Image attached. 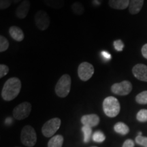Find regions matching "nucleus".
Instances as JSON below:
<instances>
[{"mask_svg":"<svg viewBox=\"0 0 147 147\" xmlns=\"http://www.w3.org/2000/svg\"><path fill=\"white\" fill-rule=\"evenodd\" d=\"M51 19L49 14L45 10H38L35 15V24L40 31H45L49 28Z\"/></svg>","mask_w":147,"mask_h":147,"instance_id":"0eeeda50","label":"nucleus"},{"mask_svg":"<svg viewBox=\"0 0 147 147\" xmlns=\"http://www.w3.org/2000/svg\"><path fill=\"white\" fill-rule=\"evenodd\" d=\"M102 106L105 115L110 118L117 117L120 113V103L116 97L113 96L106 97L103 102Z\"/></svg>","mask_w":147,"mask_h":147,"instance_id":"f03ea898","label":"nucleus"},{"mask_svg":"<svg viewBox=\"0 0 147 147\" xmlns=\"http://www.w3.org/2000/svg\"><path fill=\"white\" fill-rule=\"evenodd\" d=\"M61 121L59 118L55 117L49 120L44 124L42 128V134L47 138L52 137L59 129Z\"/></svg>","mask_w":147,"mask_h":147,"instance_id":"39448f33","label":"nucleus"},{"mask_svg":"<svg viewBox=\"0 0 147 147\" xmlns=\"http://www.w3.org/2000/svg\"><path fill=\"white\" fill-rule=\"evenodd\" d=\"M93 147H97V146H93Z\"/></svg>","mask_w":147,"mask_h":147,"instance_id":"72a5a7b5","label":"nucleus"},{"mask_svg":"<svg viewBox=\"0 0 147 147\" xmlns=\"http://www.w3.org/2000/svg\"><path fill=\"white\" fill-rule=\"evenodd\" d=\"M134 146H135L134 142L131 139L126 140L122 146V147H134Z\"/></svg>","mask_w":147,"mask_h":147,"instance_id":"c85d7f7f","label":"nucleus"},{"mask_svg":"<svg viewBox=\"0 0 147 147\" xmlns=\"http://www.w3.org/2000/svg\"><path fill=\"white\" fill-rule=\"evenodd\" d=\"M114 130L116 133L122 136H125L129 132V128L125 123L123 122L117 123L114 126Z\"/></svg>","mask_w":147,"mask_h":147,"instance_id":"f3484780","label":"nucleus"},{"mask_svg":"<svg viewBox=\"0 0 147 147\" xmlns=\"http://www.w3.org/2000/svg\"><path fill=\"white\" fill-rule=\"evenodd\" d=\"M12 3V0H0V9L5 10L8 8Z\"/></svg>","mask_w":147,"mask_h":147,"instance_id":"bb28decb","label":"nucleus"},{"mask_svg":"<svg viewBox=\"0 0 147 147\" xmlns=\"http://www.w3.org/2000/svg\"><path fill=\"white\" fill-rule=\"evenodd\" d=\"M23 0H12V2H13L14 4H16V3H21Z\"/></svg>","mask_w":147,"mask_h":147,"instance_id":"2f4dec72","label":"nucleus"},{"mask_svg":"<svg viewBox=\"0 0 147 147\" xmlns=\"http://www.w3.org/2000/svg\"><path fill=\"white\" fill-rule=\"evenodd\" d=\"M9 47L8 40L4 36H0V52L3 53L8 50Z\"/></svg>","mask_w":147,"mask_h":147,"instance_id":"b1692460","label":"nucleus"},{"mask_svg":"<svg viewBox=\"0 0 147 147\" xmlns=\"http://www.w3.org/2000/svg\"><path fill=\"white\" fill-rule=\"evenodd\" d=\"M136 142L138 144L143 147H147V137H144L142 136H138L136 138Z\"/></svg>","mask_w":147,"mask_h":147,"instance_id":"393cba45","label":"nucleus"},{"mask_svg":"<svg viewBox=\"0 0 147 147\" xmlns=\"http://www.w3.org/2000/svg\"><path fill=\"white\" fill-rule=\"evenodd\" d=\"M63 137L61 135H56L51 138L48 142V147H62L63 144Z\"/></svg>","mask_w":147,"mask_h":147,"instance_id":"dca6fc26","label":"nucleus"},{"mask_svg":"<svg viewBox=\"0 0 147 147\" xmlns=\"http://www.w3.org/2000/svg\"><path fill=\"white\" fill-rule=\"evenodd\" d=\"M30 7L31 3L29 0H23L16 9L15 14L16 17L20 19H24L26 18L30 10Z\"/></svg>","mask_w":147,"mask_h":147,"instance_id":"9b49d317","label":"nucleus"},{"mask_svg":"<svg viewBox=\"0 0 147 147\" xmlns=\"http://www.w3.org/2000/svg\"><path fill=\"white\" fill-rule=\"evenodd\" d=\"M71 9L72 12L77 16H82L84 12V7L81 2L76 1L71 5Z\"/></svg>","mask_w":147,"mask_h":147,"instance_id":"6ab92c4d","label":"nucleus"},{"mask_svg":"<svg viewBox=\"0 0 147 147\" xmlns=\"http://www.w3.org/2000/svg\"><path fill=\"white\" fill-rule=\"evenodd\" d=\"M32 111V105L28 102H24L18 104L12 111L13 117L16 120H23L27 118Z\"/></svg>","mask_w":147,"mask_h":147,"instance_id":"423d86ee","label":"nucleus"},{"mask_svg":"<svg viewBox=\"0 0 147 147\" xmlns=\"http://www.w3.org/2000/svg\"><path fill=\"white\" fill-rule=\"evenodd\" d=\"M44 2L49 8L57 10L62 8L65 5L64 0H44Z\"/></svg>","mask_w":147,"mask_h":147,"instance_id":"a211bd4d","label":"nucleus"},{"mask_svg":"<svg viewBox=\"0 0 147 147\" xmlns=\"http://www.w3.org/2000/svg\"><path fill=\"white\" fill-rule=\"evenodd\" d=\"M136 119L139 122L145 123L147 122V110L142 109L137 113Z\"/></svg>","mask_w":147,"mask_h":147,"instance_id":"5701e85b","label":"nucleus"},{"mask_svg":"<svg viewBox=\"0 0 147 147\" xmlns=\"http://www.w3.org/2000/svg\"><path fill=\"white\" fill-rule=\"evenodd\" d=\"M130 0H109L108 5L115 10H125L129 5Z\"/></svg>","mask_w":147,"mask_h":147,"instance_id":"4468645a","label":"nucleus"},{"mask_svg":"<svg viewBox=\"0 0 147 147\" xmlns=\"http://www.w3.org/2000/svg\"><path fill=\"white\" fill-rule=\"evenodd\" d=\"M9 72V67L5 64L0 65V78H2L3 77L6 76Z\"/></svg>","mask_w":147,"mask_h":147,"instance_id":"cd10ccee","label":"nucleus"},{"mask_svg":"<svg viewBox=\"0 0 147 147\" xmlns=\"http://www.w3.org/2000/svg\"><path fill=\"white\" fill-rule=\"evenodd\" d=\"M21 89V82L16 77L9 78L5 82L1 90V97L5 101L13 100L19 94Z\"/></svg>","mask_w":147,"mask_h":147,"instance_id":"f257e3e1","label":"nucleus"},{"mask_svg":"<svg viewBox=\"0 0 147 147\" xmlns=\"http://www.w3.org/2000/svg\"><path fill=\"white\" fill-rule=\"evenodd\" d=\"M16 147H18V146H16Z\"/></svg>","mask_w":147,"mask_h":147,"instance_id":"f704fd0d","label":"nucleus"},{"mask_svg":"<svg viewBox=\"0 0 147 147\" xmlns=\"http://www.w3.org/2000/svg\"><path fill=\"white\" fill-rule=\"evenodd\" d=\"M136 101L138 104H147V91H144L136 97Z\"/></svg>","mask_w":147,"mask_h":147,"instance_id":"412c9836","label":"nucleus"},{"mask_svg":"<svg viewBox=\"0 0 147 147\" xmlns=\"http://www.w3.org/2000/svg\"><path fill=\"white\" fill-rule=\"evenodd\" d=\"M100 117L95 114H90L82 116L80 119L82 124L84 126H88L90 127L97 126L100 123Z\"/></svg>","mask_w":147,"mask_h":147,"instance_id":"f8f14e48","label":"nucleus"},{"mask_svg":"<svg viewBox=\"0 0 147 147\" xmlns=\"http://www.w3.org/2000/svg\"><path fill=\"white\" fill-rule=\"evenodd\" d=\"M111 91L114 94L124 96L129 94L132 91V84L128 80H123L119 83H115L111 87Z\"/></svg>","mask_w":147,"mask_h":147,"instance_id":"1a4fd4ad","label":"nucleus"},{"mask_svg":"<svg viewBox=\"0 0 147 147\" xmlns=\"http://www.w3.org/2000/svg\"><path fill=\"white\" fill-rule=\"evenodd\" d=\"M71 79L69 74H63L61 76L55 86V93L58 97L64 98L70 92Z\"/></svg>","mask_w":147,"mask_h":147,"instance_id":"7ed1b4c3","label":"nucleus"},{"mask_svg":"<svg viewBox=\"0 0 147 147\" xmlns=\"http://www.w3.org/2000/svg\"><path fill=\"white\" fill-rule=\"evenodd\" d=\"M138 136H142V132H139Z\"/></svg>","mask_w":147,"mask_h":147,"instance_id":"473e14b6","label":"nucleus"},{"mask_svg":"<svg viewBox=\"0 0 147 147\" xmlns=\"http://www.w3.org/2000/svg\"><path fill=\"white\" fill-rule=\"evenodd\" d=\"M132 73L138 80L147 82V66L144 64H136L132 69Z\"/></svg>","mask_w":147,"mask_h":147,"instance_id":"9d476101","label":"nucleus"},{"mask_svg":"<svg viewBox=\"0 0 147 147\" xmlns=\"http://www.w3.org/2000/svg\"><path fill=\"white\" fill-rule=\"evenodd\" d=\"M114 47H115V49L117 51H119V52H121L124 49V44L123 42L121 40H115L113 43Z\"/></svg>","mask_w":147,"mask_h":147,"instance_id":"a878e982","label":"nucleus"},{"mask_svg":"<svg viewBox=\"0 0 147 147\" xmlns=\"http://www.w3.org/2000/svg\"><path fill=\"white\" fill-rule=\"evenodd\" d=\"M81 130L84 135V142L88 143L90 141L92 136V129L88 126L83 125L82 127Z\"/></svg>","mask_w":147,"mask_h":147,"instance_id":"aec40b11","label":"nucleus"},{"mask_svg":"<svg viewBox=\"0 0 147 147\" xmlns=\"http://www.w3.org/2000/svg\"><path fill=\"white\" fill-rule=\"evenodd\" d=\"M101 55H102V57L105 59L106 60H110L112 58V55H110L109 53L107 52V51H102V52L101 53Z\"/></svg>","mask_w":147,"mask_h":147,"instance_id":"c756f323","label":"nucleus"},{"mask_svg":"<svg viewBox=\"0 0 147 147\" xmlns=\"http://www.w3.org/2000/svg\"><path fill=\"white\" fill-rule=\"evenodd\" d=\"M22 144L27 147H33L36 144L37 135L34 128L30 125L25 126L21 133Z\"/></svg>","mask_w":147,"mask_h":147,"instance_id":"20e7f679","label":"nucleus"},{"mask_svg":"<svg viewBox=\"0 0 147 147\" xmlns=\"http://www.w3.org/2000/svg\"><path fill=\"white\" fill-rule=\"evenodd\" d=\"M144 0H130L129 11L131 14H137L140 12Z\"/></svg>","mask_w":147,"mask_h":147,"instance_id":"2eb2a0df","label":"nucleus"},{"mask_svg":"<svg viewBox=\"0 0 147 147\" xmlns=\"http://www.w3.org/2000/svg\"><path fill=\"white\" fill-rule=\"evenodd\" d=\"M9 34L11 38L16 42L23 41L25 38L23 31L17 26H11L9 29Z\"/></svg>","mask_w":147,"mask_h":147,"instance_id":"ddd939ff","label":"nucleus"},{"mask_svg":"<svg viewBox=\"0 0 147 147\" xmlns=\"http://www.w3.org/2000/svg\"><path fill=\"white\" fill-rule=\"evenodd\" d=\"M141 52H142V56L147 59V44L143 46L142 48V50H141Z\"/></svg>","mask_w":147,"mask_h":147,"instance_id":"7c9ffc66","label":"nucleus"},{"mask_svg":"<svg viewBox=\"0 0 147 147\" xmlns=\"http://www.w3.org/2000/svg\"><path fill=\"white\" fill-rule=\"evenodd\" d=\"M92 138H93V140L95 142L102 143L106 140V136L103 132L101 131H96L93 134Z\"/></svg>","mask_w":147,"mask_h":147,"instance_id":"4be33fe9","label":"nucleus"},{"mask_svg":"<svg viewBox=\"0 0 147 147\" xmlns=\"http://www.w3.org/2000/svg\"><path fill=\"white\" fill-rule=\"evenodd\" d=\"M94 71V67L91 63L88 62H82L78 66V74L80 80L85 82L89 80L93 76Z\"/></svg>","mask_w":147,"mask_h":147,"instance_id":"6e6552de","label":"nucleus"}]
</instances>
